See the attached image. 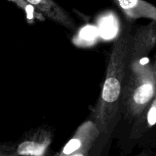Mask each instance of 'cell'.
<instances>
[{"label": "cell", "mask_w": 156, "mask_h": 156, "mask_svg": "<svg viewBox=\"0 0 156 156\" xmlns=\"http://www.w3.org/2000/svg\"><path fill=\"white\" fill-rule=\"evenodd\" d=\"M132 21H128L113 44L101 93L94 111V120L101 134L110 136L120 116L122 92L129 68L132 42Z\"/></svg>", "instance_id": "cell-1"}, {"label": "cell", "mask_w": 156, "mask_h": 156, "mask_svg": "<svg viewBox=\"0 0 156 156\" xmlns=\"http://www.w3.org/2000/svg\"><path fill=\"white\" fill-rule=\"evenodd\" d=\"M146 57L129 66L125 80L120 115L129 121L135 120L156 96V62Z\"/></svg>", "instance_id": "cell-2"}, {"label": "cell", "mask_w": 156, "mask_h": 156, "mask_svg": "<svg viewBox=\"0 0 156 156\" xmlns=\"http://www.w3.org/2000/svg\"><path fill=\"white\" fill-rule=\"evenodd\" d=\"M101 135L94 120H87L79 126L71 140L65 145L59 155L82 156L88 155Z\"/></svg>", "instance_id": "cell-3"}, {"label": "cell", "mask_w": 156, "mask_h": 156, "mask_svg": "<svg viewBox=\"0 0 156 156\" xmlns=\"http://www.w3.org/2000/svg\"><path fill=\"white\" fill-rule=\"evenodd\" d=\"M156 46V21L139 27L133 34L129 66L148 57Z\"/></svg>", "instance_id": "cell-4"}, {"label": "cell", "mask_w": 156, "mask_h": 156, "mask_svg": "<svg viewBox=\"0 0 156 156\" xmlns=\"http://www.w3.org/2000/svg\"><path fill=\"white\" fill-rule=\"evenodd\" d=\"M52 141V133L39 127L31 132L16 145V155L40 156L45 154Z\"/></svg>", "instance_id": "cell-5"}, {"label": "cell", "mask_w": 156, "mask_h": 156, "mask_svg": "<svg viewBox=\"0 0 156 156\" xmlns=\"http://www.w3.org/2000/svg\"><path fill=\"white\" fill-rule=\"evenodd\" d=\"M123 12L128 21L149 18L156 21V7L144 0H113Z\"/></svg>", "instance_id": "cell-6"}, {"label": "cell", "mask_w": 156, "mask_h": 156, "mask_svg": "<svg viewBox=\"0 0 156 156\" xmlns=\"http://www.w3.org/2000/svg\"><path fill=\"white\" fill-rule=\"evenodd\" d=\"M156 125V96L143 112L134 120L131 139H137Z\"/></svg>", "instance_id": "cell-7"}, {"label": "cell", "mask_w": 156, "mask_h": 156, "mask_svg": "<svg viewBox=\"0 0 156 156\" xmlns=\"http://www.w3.org/2000/svg\"><path fill=\"white\" fill-rule=\"evenodd\" d=\"M0 155H16V145L0 143Z\"/></svg>", "instance_id": "cell-8"}]
</instances>
